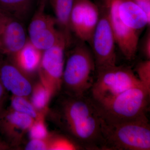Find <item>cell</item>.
<instances>
[{"label":"cell","mask_w":150,"mask_h":150,"mask_svg":"<svg viewBox=\"0 0 150 150\" xmlns=\"http://www.w3.org/2000/svg\"><path fill=\"white\" fill-rule=\"evenodd\" d=\"M21 21L0 10V54L13 56L27 41Z\"/></svg>","instance_id":"8fae6325"},{"label":"cell","mask_w":150,"mask_h":150,"mask_svg":"<svg viewBox=\"0 0 150 150\" xmlns=\"http://www.w3.org/2000/svg\"><path fill=\"white\" fill-rule=\"evenodd\" d=\"M59 30L64 35L68 46L71 39L70 21L75 0H50Z\"/></svg>","instance_id":"2e32d148"},{"label":"cell","mask_w":150,"mask_h":150,"mask_svg":"<svg viewBox=\"0 0 150 150\" xmlns=\"http://www.w3.org/2000/svg\"><path fill=\"white\" fill-rule=\"evenodd\" d=\"M117 11L121 21L129 28L137 32L149 26L146 14L132 0H117Z\"/></svg>","instance_id":"5bb4252c"},{"label":"cell","mask_w":150,"mask_h":150,"mask_svg":"<svg viewBox=\"0 0 150 150\" xmlns=\"http://www.w3.org/2000/svg\"><path fill=\"white\" fill-rule=\"evenodd\" d=\"M46 114H43L34 122L28 131L30 139H45L50 135L47 126L45 123V116Z\"/></svg>","instance_id":"44dd1931"},{"label":"cell","mask_w":150,"mask_h":150,"mask_svg":"<svg viewBox=\"0 0 150 150\" xmlns=\"http://www.w3.org/2000/svg\"><path fill=\"white\" fill-rule=\"evenodd\" d=\"M96 80L91 88L95 103L106 102L128 89L142 86L128 67L115 65L96 70Z\"/></svg>","instance_id":"5b68a950"},{"label":"cell","mask_w":150,"mask_h":150,"mask_svg":"<svg viewBox=\"0 0 150 150\" xmlns=\"http://www.w3.org/2000/svg\"><path fill=\"white\" fill-rule=\"evenodd\" d=\"M50 135L47 138L41 139H30L25 147L26 150H48Z\"/></svg>","instance_id":"603a6c76"},{"label":"cell","mask_w":150,"mask_h":150,"mask_svg":"<svg viewBox=\"0 0 150 150\" xmlns=\"http://www.w3.org/2000/svg\"><path fill=\"white\" fill-rule=\"evenodd\" d=\"M43 51L35 48L28 40L24 46L15 55L12 61L23 72L30 77L38 71Z\"/></svg>","instance_id":"9a60e30c"},{"label":"cell","mask_w":150,"mask_h":150,"mask_svg":"<svg viewBox=\"0 0 150 150\" xmlns=\"http://www.w3.org/2000/svg\"><path fill=\"white\" fill-rule=\"evenodd\" d=\"M150 91L143 86L128 89L106 102L94 103L101 119L109 123L147 118Z\"/></svg>","instance_id":"3957f363"},{"label":"cell","mask_w":150,"mask_h":150,"mask_svg":"<svg viewBox=\"0 0 150 150\" xmlns=\"http://www.w3.org/2000/svg\"><path fill=\"white\" fill-rule=\"evenodd\" d=\"M107 13L115 43L128 60L135 58L139 44V32L129 28L121 21L117 11V0H107Z\"/></svg>","instance_id":"30bf717a"},{"label":"cell","mask_w":150,"mask_h":150,"mask_svg":"<svg viewBox=\"0 0 150 150\" xmlns=\"http://www.w3.org/2000/svg\"><path fill=\"white\" fill-rule=\"evenodd\" d=\"M104 150H150V126L147 118L109 123L100 118Z\"/></svg>","instance_id":"7a4b0ae2"},{"label":"cell","mask_w":150,"mask_h":150,"mask_svg":"<svg viewBox=\"0 0 150 150\" xmlns=\"http://www.w3.org/2000/svg\"><path fill=\"white\" fill-rule=\"evenodd\" d=\"M96 69L92 52L81 41L70 52L65 64L62 86L67 95L84 96L93 84L92 74Z\"/></svg>","instance_id":"277c9868"},{"label":"cell","mask_w":150,"mask_h":150,"mask_svg":"<svg viewBox=\"0 0 150 150\" xmlns=\"http://www.w3.org/2000/svg\"><path fill=\"white\" fill-rule=\"evenodd\" d=\"M90 44L96 69L116 65L115 41L107 12L100 15Z\"/></svg>","instance_id":"52a82bcc"},{"label":"cell","mask_w":150,"mask_h":150,"mask_svg":"<svg viewBox=\"0 0 150 150\" xmlns=\"http://www.w3.org/2000/svg\"><path fill=\"white\" fill-rule=\"evenodd\" d=\"M10 108L17 112L28 115L34 120L48 112L36 109L28 98L14 95H12L11 98Z\"/></svg>","instance_id":"d6986e66"},{"label":"cell","mask_w":150,"mask_h":150,"mask_svg":"<svg viewBox=\"0 0 150 150\" xmlns=\"http://www.w3.org/2000/svg\"><path fill=\"white\" fill-rule=\"evenodd\" d=\"M142 51L146 58L150 60V31L149 28L146 33L144 39L142 44Z\"/></svg>","instance_id":"cb8c5ba5"},{"label":"cell","mask_w":150,"mask_h":150,"mask_svg":"<svg viewBox=\"0 0 150 150\" xmlns=\"http://www.w3.org/2000/svg\"><path fill=\"white\" fill-rule=\"evenodd\" d=\"M45 5V0H41L39 8L28 27V40L35 48L42 51L62 40L67 41L64 35L56 28L57 24L55 18L46 14L44 12Z\"/></svg>","instance_id":"8992f818"},{"label":"cell","mask_w":150,"mask_h":150,"mask_svg":"<svg viewBox=\"0 0 150 150\" xmlns=\"http://www.w3.org/2000/svg\"><path fill=\"white\" fill-rule=\"evenodd\" d=\"M30 102L38 110L48 112V105L53 96L50 90L40 81L33 85Z\"/></svg>","instance_id":"ac0fdd59"},{"label":"cell","mask_w":150,"mask_h":150,"mask_svg":"<svg viewBox=\"0 0 150 150\" xmlns=\"http://www.w3.org/2000/svg\"><path fill=\"white\" fill-rule=\"evenodd\" d=\"M12 148L5 140L0 138V150H11Z\"/></svg>","instance_id":"4316f807"},{"label":"cell","mask_w":150,"mask_h":150,"mask_svg":"<svg viewBox=\"0 0 150 150\" xmlns=\"http://www.w3.org/2000/svg\"><path fill=\"white\" fill-rule=\"evenodd\" d=\"M0 81L12 95L28 98L32 92L33 85L30 77L12 61H0Z\"/></svg>","instance_id":"4fadbf2b"},{"label":"cell","mask_w":150,"mask_h":150,"mask_svg":"<svg viewBox=\"0 0 150 150\" xmlns=\"http://www.w3.org/2000/svg\"><path fill=\"white\" fill-rule=\"evenodd\" d=\"M100 16L98 8L90 0H75L70 16L71 31L81 41L90 43Z\"/></svg>","instance_id":"9c48e42d"},{"label":"cell","mask_w":150,"mask_h":150,"mask_svg":"<svg viewBox=\"0 0 150 150\" xmlns=\"http://www.w3.org/2000/svg\"><path fill=\"white\" fill-rule=\"evenodd\" d=\"M68 46L67 41L63 40L42 52L38 70L40 81L50 90L53 96L62 88L65 51Z\"/></svg>","instance_id":"ba28073f"},{"label":"cell","mask_w":150,"mask_h":150,"mask_svg":"<svg viewBox=\"0 0 150 150\" xmlns=\"http://www.w3.org/2000/svg\"><path fill=\"white\" fill-rule=\"evenodd\" d=\"M34 121L11 108L4 110L0 115V133L12 147H18Z\"/></svg>","instance_id":"7c38bea8"},{"label":"cell","mask_w":150,"mask_h":150,"mask_svg":"<svg viewBox=\"0 0 150 150\" xmlns=\"http://www.w3.org/2000/svg\"><path fill=\"white\" fill-rule=\"evenodd\" d=\"M6 92L0 81V115L4 110V107L6 98Z\"/></svg>","instance_id":"484cf974"},{"label":"cell","mask_w":150,"mask_h":150,"mask_svg":"<svg viewBox=\"0 0 150 150\" xmlns=\"http://www.w3.org/2000/svg\"><path fill=\"white\" fill-rule=\"evenodd\" d=\"M83 149L76 142L64 135L51 133L48 150Z\"/></svg>","instance_id":"ffe728a7"},{"label":"cell","mask_w":150,"mask_h":150,"mask_svg":"<svg viewBox=\"0 0 150 150\" xmlns=\"http://www.w3.org/2000/svg\"><path fill=\"white\" fill-rule=\"evenodd\" d=\"M34 0H0V10L21 21L32 8Z\"/></svg>","instance_id":"e0dca14e"},{"label":"cell","mask_w":150,"mask_h":150,"mask_svg":"<svg viewBox=\"0 0 150 150\" xmlns=\"http://www.w3.org/2000/svg\"><path fill=\"white\" fill-rule=\"evenodd\" d=\"M136 72L142 86L150 91V60L146 59L139 63Z\"/></svg>","instance_id":"7402d4cb"},{"label":"cell","mask_w":150,"mask_h":150,"mask_svg":"<svg viewBox=\"0 0 150 150\" xmlns=\"http://www.w3.org/2000/svg\"><path fill=\"white\" fill-rule=\"evenodd\" d=\"M146 14L150 21V0H132Z\"/></svg>","instance_id":"d4e9b609"},{"label":"cell","mask_w":150,"mask_h":150,"mask_svg":"<svg viewBox=\"0 0 150 150\" xmlns=\"http://www.w3.org/2000/svg\"><path fill=\"white\" fill-rule=\"evenodd\" d=\"M56 120L83 149L101 150L100 117L92 100L68 95L60 102Z\"/></svg>","instance_id":"6da1fadb"}]
</instances>
